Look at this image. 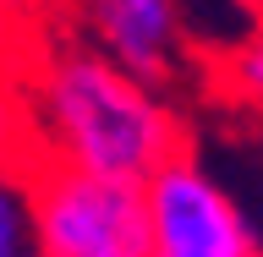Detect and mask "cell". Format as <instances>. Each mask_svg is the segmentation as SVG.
Instances as JSON below:
<instances>
[{"label":"cell","mask_w":263,"mask_h":257,"mask_svg":"<svg viewBox=\"0 0 263 257\" xmlns=\"http://www.w3.org/2000/svg\"><path fill=\"white\" fill-rule=\"evenodd\" d=\"M16 88L28 98L39 153L55 164L143 186L181 153L176 110L99 49L44 55L28 77H16Z\"/></svg>","instance_id":"cell-1"},{"label":"cell","mask_w":263,"mask_h":257,"mask_svg":"<svg viewBox=\"0 0 263 257\" xmlns=\"http://www.w3.org/2000/svg\"><path fill=\"white\" fill-rule=\"evenodd\" d=\"M33 219V257H148L143 186L104 181L55 159H33L22 175Z\"/></svg>","instance_id":"cell-2"},{"label":"cell","mask_w":263,"mask_h":257,"mask_svg":"<svg viewBox=\"0 0 263 257\" xmlns=\"http://www.w3.org/2000/svg\"><path fill=\"white\" fill-rule=\"evenodd\" d=\"M148 257H263L236 197L181 148L143 181Z\"/></svg>","instance_id":"cell-3"},{"label":"cell","mask_w":263,"mask_h":257,"mask_svg":"<svg viewBox=\"0 0 263 257\" xmlns=\"http://www.w3.org/2000/svg\"><path fill=\"white\" fill-rule=\"evenodd\" d=\"M93 33H99V55H110L121 71L154 88L176 61L181 16L176 0H93Z\"/></svg>","instance_id":"cell-4"},{"label":"cell","mask_w":263,"mask_h":257,"mask_svg":"<svg viewBox=\"0 0 263 257\" xmlns=\"http://www.w3.org/2000/svg\"><path fill=\"white\" fill-rule=\"evenodd\" d=\"M39 159V137H33V115H28V98L22 88L0 82V181H22Z\"/></svg>","instance_id":"cell-5"},{"label":"cell","mask_w":263,"mask_h":257,"mask_svg":"<svg viewBox=\"0 0 263 257\" xmlns=\"http://www.w3.org/2000/svg\"><path fill=\"white\" fill-rule=\"evenodd\" d=\"M219 82H225V93L236 98L241 110H252L263 121V28H252L247 38H236V44L225 49Z\"/></svg>","instance_id":"cell-6"},{"label":"cell","mask_w":263,"mask_h":257,"mask_svg":"<svg viewBox=\"0 0 263 257\" xmlns=\"http://www.w3.org/2000/svg\"><path fill=\"white\" fill-rule=\"evenodd\" d=\"M0 257H33V219L22 181H0Z\"/></svg>","instance_id":"cell-7"},{"label":"cell","mask_w":263,"mask_h":257,"mask_svg":"<svg viewBox=\"0 0 263 257\" xmlns=\"http://www.w3.org/2000/svg\"><path fill=\"white\" fill-rule=\"evenodd\" d=\"M28 28V0H0V49Z\"/></svg>","instance_id":"cell-8"},{"label":"cell","mask_w":263,"mask_h":257,"mask_svg":"<svg viewBox=\"0 0 263 257\" xmlns=\"http://www.w3.org/2000/svg\"><path fill=\"white\" fill-rule=\"evenodd\" d=\"M11 71H16V55H11V49H0V82H11Z\"/></svg>","instance_id":"cell-9"},{"label":"cell","mask_w":263,"mask_h":257,"mask_svg":"<svg viewBox=\"0 0 263 257\" xmlns=\"http://www.w3.org/2000/svg\"><path fill=\"white\" fill-rule=\"evenodd\" d=\"M241 6H247L252 16H258V28H263V0H241Z\"/></svg>","instance_id":"cell-10"}]
</instances>
